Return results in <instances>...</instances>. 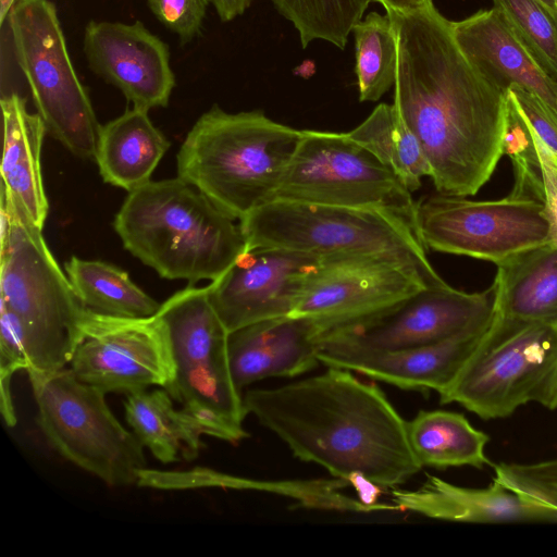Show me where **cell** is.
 <instances>
[{"label": "cell", "instance_id": "obj_1", "mask_svg": "<svg viewBox=\"0 0 557 557\" xmlns=\"http://www.w3.org/2000/svg\"><path fill=\"white\" fill-rule=\"evenodd\" d=\"M386 15L397 52L393 104L419 140L436 190L474 195L504 154L507 91L469 60L433 1Z\"/></svg>", "mask_w": 557, "mask_h": 557}, {"label": "cell", "instance_id": "obj_2", "mask_svg": "<svg viewBox=\"0 0 557 557\" xmlns=\"http://www.w3.org/2000/svg\"><path fill=\"white\" fill-rule=\"evenodd\" d=\"M247 414L276 435L299 460L335 479L361 475L381 488L405 484L422 469L407 421L383 391L351 371L326 367L321 374L243 395Z\"/></svg>", "mask_w": 557, "mask_h": 557}, {"label": "cell", "instance_id": "obj_3", "mask_svg": "<svg viewBox=\"0 0 557 557\" xmlns=\"http://www.w3.org/2000/svg\"><path fill=\"white\" fill-rule=\"evenodd\" d=\"M234 221L177 176L129 191L113 226L124 248L161 277L195 284L216 280L247 250Z\"/></svg>", "mask_w": 557, "mask_h": 557}, {"label": "cell", "instance_id": "obj_4", "mask_svg": "<svg viewBox=\"0 0 557 557\" xmlns=\"http://www.w3.org/2000/svg\"><path fill=\"white\" fill-rule=\"evenodd\" d=\"M301 136L260 110L230 113L214 104L182 143L177 176L240 221L274 199Z\"/></svg>", "mask_w": 557, "mask_h": 557}, {"label": "cell", "instance_id": "obj_5", "mask_svg": "<svg viewBox=\"0 0 557 557\" xmlns=\"http://www.w3.org/2000/svg\"><path fill=\"white\" fill-rule=\"evenodd\" d=\"M0 306L18 320L28 376L70 363L86 312L36 226L12 196L0 191Z\"/></svg>", "mask_w": 557, "mask_h": 557}, {"label": "cell", "instance_id": "obj_6", "mask_svg": "<svg viewBox=\"0 0 557 557\" xmlns=\"http://www.w3.org/2000/svg\"><path fill=\"white\" fill-rule=\"evenodd\" d=\"M239 225L247 250L281 247L320 258L393 257L446 284L429 261L413 226L388 211L275 199L249 213Z\"/></svg>", "mask_w": 557, "mask_h": 557}, {"label": "cell", "instance_id": "obj_7", "mask_svg": "<svg viewBox=\"0 0 557 557\" xmlns=\"http://www.w3.org/2000/svg\"><path fill=\"white\" fill-rule=\"evenodd\" d=\"M484 420L530 401L557 408V326L497 317L454 381L441 393Z\"/></svg>", "mask_w": 557, "mask_h": 557}, {"label": "cell", "instance_id": "obj_8", "mask_svg": "<svg viewBox=\"0 0 557 557\" xmlns=\"http://www.w3.org/2000/svg\"><path fill=\"white\" fill-rule=\"evenodd\" d=\"M157 314L165 327L174 368L169 394L187 411L223 430L228 443L247 438L243 395L230 368V332L210 300L208 285L178 290Z\"/></svg>", "mask_w": 557, "mask_h": 557}, {"label": "cell", "instance_id": "obj_9", "mask_svg": "<svg viewBox=\"0 0 557 557\" xmlns=\"http://www.w3.org/2000/svg\"><path fill=\"white\" fill-rule=\"evenodd\" d=\"M28 377L38 425L62 457L110 486L137 484L146 468L144 446L112 413L106 393L70 368Z\"/></svg>", "mask_w": 557, "mask_h": 557}, {"label": "cell", "instance_id": "obj_10", "mask_svg": "<svg viewBox=\"0 0 557 557\" xmlns=\"http://www.w3.org/2000/svg\"><path fill=\"white\" fill-rule=\"evenodd\" d=\"M16 62L47 132L70 152L95 158L101 125L50 0H17L8 15Z\"/></svg>", "mask_w": 557, "mask_h": 557}, {"label": "cell", "instance_id": "obj_11", "mask_svg": "<svg viewBox=\"0 0 557 557\" xmlns=\"http://www.w3.org/2000/svg\"><path fill=\"white\" fill-rule=\"evenodd\" d=\"M275 199L384 210L403 216L414 228L412 193L347 133L304 129Z\"/></svg>", "mask_w": 557, "mask_h": 557}, {"label": "cell", "instance_id": "obj_12", "mask_svg": "<svg viewBox=\"0 0 557 557\" xmlns=\"http://www.w3.org/2000/svg\"><path fill=\"white\" fill-rule=\"evenodd\" d=\"M414 230L425 249L494 263L555 242L545 205L511 194L488 201L442 193L424 197L417 202Z\"/></svg>", "mask_w": 557, "mask_h": 557}, {"label": "cell", "instance_id": "obj_13", "mask_svg": "<svg viewBox=\"0 0 557 557\" xmlns=\"http://www.w3.org/2000/svg\"><path fill=\"white\" fill-rule=\"evenodd\" d=\"M447 285L398 258L326 257L311 272L293 314L312 319L324 345L384 315L426 287Z\"/></svg>", "mask_w": 557, "mask_h": 557}, {"label": "cell", "instance_id": "obj_14", "mask_svg": "<svg viewBox=\"0 0 557 557\" xmlns=\"http://www.w3.org/2000/svg\"><path fill=\"white\" fill-rule=\"evenodd\" d=\"M78 380L103 393L168 389L174 368L165 327L158 314L117 318L86 309L70 360Z\"/></svg>", "mask_w": 557, "mask_h": 557}, {"label": "cell", "instance_id": "obj_15", "mask_svg": "<svg viewBox=\"0 0 557 557\" xmlns=\"http://www.w3.org/2000/svg\"><path fill=\"white\" fill-rule=\"evenodd\" d=\"M320 260L281 247L248 249L208 285L210 300L230 333L256 322L290 315Z\"/></svg>", "mask_w": 557, "mask_h": 557}, {"label": "cell", "instance_id": "obj_16", "mask_svg": "<svg viewBox=\"0 0 557 557\" xmlns=\"http://www.w3.org/2000/svg\"><path fill=\"white\" fill-rule=\"evenodd\" d=\"M494 284L479 293H466L450 285L426 287L384 315L326 343L370 349L434 344L487 326L494 315Z\"/></svg>", "mask_w": 557, "mask_h": 557}, {"label": "cell", "instance_id": "obj_17", "mask_svg": "<svg viewBox=\"0 0 557 557\" xmlns=\"http://www.w3.org/2000/svg\"><path fill=\"white\" fill-rule=\"evenodd\" d=\"M83 50L89 69L116 87L133 107L164 108L175 87L169 46L140 21H90Z\"/></svg>", "mask_w": 557, "mask_h": 557}, {"label": "cell", "instance_id": "obj_18", "mask_svg": "<svg viewBox=\"0 0 557 557\" xmlns=\"http://www.w3.org/2000/svg\"><path fill=\"white\" fill-rule=\"evenodd\" d=\"M490 324L438 343L397 349H370L329 342L321 348L319 361L325 367L346 369L403 389L441 393L454 381Z\"/></svg>", "mask_w": 557, "mask_h": 557}, {"label": "cell", "instance_id": "obj_19", "mask_svg": "<svg viewBox=\"0 0 557 557\" xmlns=\"http://www.w3.org/2000/svg\"><path fill=\"white\" fill-rule=\"evenodd\" d=\"M323 336L315 322L304 315H285L256 322L228 335L233 381L244 387L269 377H293L319 363Z\"/></svg>", "mask_w": 557, "mask_h": 557}, {"label": "cell", "instance_id": "obj_20", "mask_svg": "<svg viewBox=\"0 0 557 557\" xmlns=\"http://www.w3.org/2000/svg\"><path fill=\"white\" fill-rule=\"evenodd\" d=\"M456 40L469 60L498 88L520 86L557 113V81L537 62L496 9L453 22Z\"/></svg>", "mask_w": 557, "mask_h": 557}, {"label": "cell", "instance_id": "obj_21", "mask_svg": "<svg viewBox=\"0 0 557 557\" xmlns=\"http://www.w3.org/2000/svg\"><path fill=\"white\" fill-rule=\"evenodd\" d=\"M398 511L455 522L543 521L541 513L493 480L486 488L462 487L428 474L417 490L391 488Z\"/></svg>", "mask_w": 557, "mask_h": 557}, {"label": "cell", "instance_id": "obj_22", "mask_svg": "<svg viewBox=\"0 0 557 557\" xmlns=\"http://www.w3.org/2000/svg\"><path fill=\"white\" fill-rule=\"evenodd\" d=\"M0 103L3 119L1 187L42 230L49 211L40 165L46 125L38 113L27 110L25 99L15 92L2 96Z\"/></svg>", "mask_w": 557, "mask_h": 557}, {"label": "cell", "instance_id": "obj_23", "mask_svg": "<svg viewBox=\"0 0 557 557\" xmlns=\"http://www.w3.org/2000/svg\"><path fill=\"white\" fill-rule=\"evenodd\" d=\"M125 419L144 447L162 463L180 457L193 460L203 447L201 437L209 435L228 442L215 424L182 408L175 409L164 388L129 393L124 403Z\"/></svg>", "mask_w": 557, "mask_h": 557}, {"label": "cell", "instance_id": "obj_24", "mask_svg": "<svg viewBox=\"0 0 557 557\" xmlns=\"http://www.w3.org/2000/svg\"><path fill=\"white\" fill-rule=\"evenodd\" d=\"M496 265L494 313L557 326V243L518 252Z\"/></svg>", "mask_w": 557, "mask_h": 557}, {"label": "cell", "instance_id": "obj_25", "mask_svg": "<svg viewBox=\"0 0 557 557\" xmlns=\"http://www.w3.org/2000/svg\"><path fill=\"white\" fill-rule=\"evenodd\" d=\"M169 147L148 110L133 107L101 125L95 160L106 183L129 193L151 181Z\"/></svg>", "mask_w": 557, "mask_h": 557}, {"label": "cell", "instance_id": "obj_26", "mask_svg": "<svg viewBox=\"0 0 557 557\" xmlns=\"http://www.w3.org/2000/svg\"><path fill=\"white\" fill-rule=\"evenodd\" d=\"M407 437L422 468L443 470L471 466L481 469L490 463L484 451L488 435L474 429L458 412L420 410L407 421Z\"/></svg>", "mask_w": 557, "mask_h": 557}, {"label": "cell", "instance_id": "obj_27", "mask_svg": "<svg viewBox=\"0 0 557 557\" xmlns=\"http://www.w3.org/2000/svg\"><path fill=\"white\" fill-rule=\"evenodd\" d=\"M64 271L83 307L117 318H150L161 304L139 288L124 270L99 260L72 257Z\"/></svg>", "mask_w": 557, "mask_h": 557}, {"label": "cell", "instance_id": "obj_28", "mask_svg": "<svg viewBox=\"0 0 557 557\" xmlns=\"http://www.w3.org/2000/svg\"><path fill=\"white\" fill-rule=\"evenodd\" d=\"M392 170L412 193L431 169L419 140L394 104L380 103L356 128L347 133Z\"/></svg>", "mask_w": 557, "mask_h": 557}, {"label": "cell", "instance_id": "obj_29", "mask_svg": "<svg viewBox=\"0 0 557 557\" xmlns=\"http://www.w3.org/2000/svg\"><path fill=\"white\" fill-rule=\"evenodd\" d=\"M360 101H377L395 83L396 40L387 15L369 13L352 29Z\"/></svg>", "mask_w": 557, "mask_h": 557}, {"label": "cell", "instance_id": "obj_30", "mask_svg": "<svg viewBox=\"0 0 557 557\" xmlns=\"http://www.w3.org/2000/svg\"><path fill=\"white\" fill-rule=\"evenodd\" d=\"M296 28L302 48L323 40L345 49L348 37L373 0H271Z\"/></svg>", "mask_w": 557, "mask_h": 557}, {"label": "cell", "instance_id": "obj_31", "mask_svg": "<svg viewBox=\"0 0 557 557\" xmlns=\"http://www.w3.org/2000/svg\"><path fill=\"white\" fill-rule=\"evenodd\" d=\"M541 66L557 79V23L536 0H493Z\"/></svg>", "mask_w": 557, "mask_h": 557}, {"label": "cell", "instance_id": "obj_32", "mask_svg": "<svg viewBox=\"0 0 557 557\" xmlns=\"http://www.w3.org/2000/svg\"><path fill=\"white\" fill-rule=\"evenodd\" d=\"M494 481L536 509L543 521L557 522V459L536 463H498Z\"/></svg>", "mask_w": 557, "mask_h": 557}, {"label": "cell", "instance_id": "obj_33", "mask_svg": "<svg viewBox=\"0 0 557 557\" xmlns=\"http://www.w3.org/2000/svg\"><path fill=\"white\" fill-rule=\"evenodd\" d=\"M27 368L28 357L21 324L10 310L0 306V409L9 426L16 423L11 380L16 371Z\"/></svg>", "mask_w": 557, "mask_h": 557}, {"label": "cell", "instance_id": "obj_34", "mask_svg": "<svg viewBox=\"0 0 557 557\" xmlns=\"http://www.w3.org/2000/svg\"><path fill=\"white\" fill-rule=\"evenodd\" d=\"M211 0H147L154 17L174 33L182 46L201 34Z\"/></svg>", "mask_w": 557, "mask_h": 557}, {"label": "cell", "instance_id": "obj_35", "mask_svg": "<svg viewBox=\"0 0 557 557\" xmlns=\"http://www.w3.org/2000/svg\"><path fill=\"white\" fill-rule=\"evenodd\" d=\"M508 90L533 132L548 149L557 172V113L536 95L520 86L511 85Z\"/></svg>", "mask_w": 557, "mask_h": 557}, {"label": "cell", "instance_id": "obj_36", "mask_svg": "<svg viewBox=\"0 0 557 557\" xmlns=\"http://www.w3.org/2000/svg\"><path fill=\"white\" fill-rule=\"evenodd\" d=\"M531 133L541 169V184L534 191L533 197L545 205L553 225L555 243H557V173L554 169L548 149L532 128Z\"/></svg>", "mask_w": 557, "mask_h": 557}, {"label": "cell", "instance_id": "obj_37", "mask_svg": "<svg viewBox=\"0 0 557 557\" xmlns=\"http://www.w3.org/2000/svg\"><path fill=\"white\" fill-rule=\"evenodd\" d=\"M255 0H211L219 18L231 22L243 15Z\"/></svg>", "mask_w": 557, "mask_h": 557}, {"label": "cell", "instance_id": "obj_38", "mask_svg": "<svg viewBox=\"0 0 557 557\" xmlns=\"http://www.w3.org/2000/svg\"><path fill=\"white\" fill-rule=\"evenodd\" d=\"M383 5L386 12H408L424 7L432 0H373Z\"/></svg>", "mask_w": 557, "mask_h": 557}, {"label": "cell", "instance_id": "obj_39", "mask_svg": "<svg viewBox=\"0 0 557 557\" xmlns=\"http://www.w3.org/2000/svg\"><path fill=\"white\" fill-rule=\"evenodd\" d=\"M17 0H0V25L3 26L8 15Z\"/></svg>", "mask_w": 557, "mask_h": 557}, {"label": "cell", "instance_id": "obj_40", "mask_svg": "<svg viewBox=\"0 0 557 557\" xmlns=\"http://www.w3.org/2000/svg\"><path fill=\"white\" fill-rule=\"evenodd\" d=\"M536 1L540 2L545 8V10L549 13V15L557 23V3H556V0H536Z\"/></svg>", "mask_w": 557, "mask_h": 557}, {"label": "cell", "instance_id": "obj_41", "mask_svg": "<svg viewBox=\"0 0 557 557\" xmlns=\"http://www.w3.org/2000/svg\"><path fill=\"white\" fill-rule=\"evenodd\" d=\"M556 3H557V0H556Z\"/></svg>", "mask_w": 557, "mask_h": 557}]
</instances>
